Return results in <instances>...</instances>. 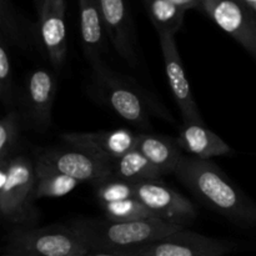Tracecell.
Listing matches in <instances>:
<instances>
[{
    "label": "cell",
    "mask_w": 256,
    "mask_h": 256,
    "mask_svg": "<svg viewBox=\"0 0 256 256\" xmlns=\"http://www.w3.org/2000/svg\"><path fill=\"white\" fill-rule=\"evenodd\" d=\"M162 172L142 154L138 149H132L124 156L112 164V178L128 182L130 184H139L149 180H158Z\"/></svg>",
    "instance_id": "18"
},
{
    "label": "cell",
    "mask_w": 256,
    "mask_h": 256,
    "mask_svg": "<svg viewBox=\"0 0 256 256\" xmlns=\"http://www.w3.org/2000/svg\"><path fill=\"white\" fill-rule=\"evenodd\" d=\"M248 2H256V0H248Z\"/></svg>",
    "instance_id": "30"
},
{
    "label": "cell",
    "mask_w": 256,
    "mask_h": 256,
    "mask_svg": "<svg viewBox=\"0 0 256 256\" xmlns=\"http://www.w3.org/2000/svg\"><path fill=\"white\" fill-rule=\"evenodd\" d=\"M8 42L0 38V99L2 105L12 109L14 105V82Z\"/></svg>",
    "instance_id": "24"
},
{
    "label": "cell",
    "mask_w": 256,
    "mask_h": 256,
    "mask_svg": "<svg viewBox=\"0 0 256 256\" xmlns=\"http://www.w3.org/2000/svg\"><path fill=\"white\" fill-rule=\"evenodd\" d=\"M149 16L158 32H170L176 34L182 28L185 10L172 0H145Z\"/></svg>",
    "instance_id": "21"
},
{
    "label": "cell",
    "mask_w": 256,
    "mask_h": 256,
    "mask_svg": "<svg viewBox=\"0 0 256 256\" xmlns=\"http://www.w3.org/2000/svg\"><path fill=\"white\" fill-rule=\"evenodd\" d=\"M42 2H44V0H34L35 8H36V12H39V10H40V8H42Z\"/></svg>",
    "instance_id": "28"
},
{
    "label": "cell",
    "mask_w": 256,
    "mask_h": 256,
    "mask_svg": "<svg viewBox=\"0 0 256 256\" xmlns=\"http://www.w3.org/2000/svg\"><path fill=\"white\" fill-rule=\"evenodd\" d=\"M34 188L35 162L26 156L0 162V212L5 222L25 228L36 224Z\"/></svg>",
    "instance_id": "3"
},
{
    "label": "cell",
    "mask_w": 256,
    "mask_h": 256,
    "mask_svg": "<svg viewBox=\"0 0 256 256\" xmlns=\"http://www.w3.org/2000/svg\"><path fill=\"white\" fill-rule=\"evenodd\" d=\"M159 32V42L165 64L168 82L174 99L179 106L182 122H202L204 124L200 110L192 95L186 74L184 72L182 58L175 42V34L170 32Z\"/></svg>",
    "instance_id": "9"
},
{
    "label": "cell",
    "mask_w": 256,
    "mask_h": 256,
    "mask_svg": "<svg viewBox=\"0 0 256 256\" xmlns=\"http://www.w3.org/2000/svg\"><path fill=\"white\" fill-rule=\"evenodd\" d=\"M98 200L100 204H112L128 199H135V185L128 182L110 178L100 184L95 185Z\"/></svg>",
    "instance_id": "23"
},
{
    "label": "cell",
    "mask_w": 256,
    "mask_h": 256,
    "mask_svg": "<svg viewBox=\"0 0 256 256\" xmlns=\"http://www.w3.org/2000/svg\"><path fill=\"white\" fill-rule=\"evenodd\" d=\"M106 219L114 222H136L158 218L150 209H148L138 199H128L122 202L102 205ZM160 219V218H159Z\"/></svg>",
    "instance_id": "22"
},
{
    "label": "cell",
    "mask_w": 256,
    "mask_h": 256,
    "mask_svg": "<svg viewBox=\"0 0 256 256\" xmlns=\"http://www.w3.org/2000/svg\"><path fill=\"white\" fill-rule=\"evenodd\" d=\"M139 249L132 250H119V252H99L88 256H139Z\"/></svg>",
    "instance_id": "26"
},
{
    "label": "cell",
    "mask_w": 256,
    "mask_h": 256,
    "mask_svg": "<svg viewBox=\"0 0 256 256\" xmlns=\"http://www.w3.org/2000/svg\"><path fill=\"white\" fill-rule=\"evenodd\" d=\"M68 146L76 148L114 164L136 146L138 135L128 129L95 132H66L62 135Z\"/></svg>",
    "instance_id": "11"
},
{
    "label": "cell",
    "mask_w": 256,
    "mask_h": 256,
    "mask_svg": "<svg viewBox=\"0 0 256 256\" xmlns=\"http://www.w3.org/2000/svg\"><path fill=\"white\" fill-rule=\"evenodd\" d=\"M178 179L206 206L239 224L256 225V202L235 186L210 160L182 156Z\"/></svg>",
    "instance_id": "1"
},
{
    "label": "cell",
    "mask_w": 256,
    "mask_h": 256,
    "mask_svg": "<svg viewBox=\"0 0 256 256\" xmlns=\"http://www.w3.org/2000/svg\"><path fill=\"white\" fill-rule=\"evenodd\" d=\"M176 142L180 149L199 159L210 160L232 152V148L202 122H182Z\"/></svg>",
    "instance_id": "15"
},
{
    "label": "cell",
    "mask_w": 256,
    "mask_h": 256,
    "mask_svg": "<svg viewBox=\"0 0 256 256\" xmlns=\"http://www.w3.org/2000/svg\"><path fill=\"white\" fill-rule=\"evenodd\" d=\"M65 0H44L38 12L42 42L49 62L60 70L66 60V26Z\"/></svg>",
    "instance_id": "12"
},
{
    "label": "cell",
    "mask_w": 256,
    "mask_h": 256,
    "mask_svg": "<svg viewBox=\"0 0 256 256\" xmlns=\"http://www.w3.org/2000/svg\"><path fill=\"white\" fill-rule=\"evenodd\" d=\"M135 149L139 150L162 175L176 172L182 159L176 139L154 134H139Z\"/></svg>",
    "instance_id": "17"
},
{
    "label": "cell",
    "mask_w": 256,
    "mask_h": 256,
    "mask_svg": "<svg viewBox=\"0 0 256 256\" xmlns=\"http://www.w3.org/2000/svg\"><path fill=\"white\" fill-rule=\"evenodd\" d=\"M4 256H28V255L18 254V252H6V254H5Z\"/></svg>",
    "instance_id": "29"
},
{
    "label": "cell",
    "mask_w": 256,
    "mask_h": 256,
    "mask_svg": "<svg viewBox=\"0 0 256 256\" xmlns=\"http://www.w3.org/2000/svg\"><path fill=\"white\" fill-rule=\"evenodd\" d=\"M172 2L184 10L190 9V8H196V6L202 8V0H172Z\"/></svg>",
    "instance_id": "27"
},
{
    "label": "cell",
    "mask_w": 256,
    "mask_h": 256,
    "mask_svg": "<svg viewBox=\"0 0 256 256\" xmlns=\"http://www.w3.org/2000/svg\"><path fill=\"white\" fill-rule=\"evenodd\" d=\"M235 245L226 240L182 229L159 242L140 248L139 256H224Z\"/></svg>",
    "instance_id": "10"
},
{
    "label": "cell",
    "mask_w": 256,
    "mask_h": 256,
    "mask_svg": "<svg viewBox=\"0 0 256 256\" xmlns=\"http://www.w3.org/2000/svg\"><path fill=\"white\" fill-rule=\"evenodd\" d=\"M0 34L8 44L26 49L29 45L24 20L15 10L12 0H0Z\"/></svg>",
    "instance_id": "20"
},
{
    "label": "cell",
    "mask_w": 256,
    "mask_h": 256,
    "mask_svg": "<svg viewBox=\"0 0 256 256\" xmlns=\"http://www.w3.org/2000/svg\"><path fill=\"white\" fill-rule=\"evenodd\" d=\"M68 225L88 250L94 252L139 249L184 229L159 218L136 222L75 219Z\"/></svg>",
    "instance_id": "2"
},
{
    "label": "cell",
    "mask_w": 256,
    "mask_h": 256,
    "mask_svg": "<svg viewBox=\"0 0 256 256\" xmlns=\"http://www.w3.org/2000/svg\"><path fill=\"white\" fill-rule=\"evenodd\" d=\"M56 80L45 69H36L26 82V112L29 122L38 132H45L52 122V102Z\"/></svg>",
    "instance_id": "14"
},
{
    "label": "cell",
    "mask_w": 256,
    "mask_h": 256,
    "mask_svg": "<svg viewBox=\"0 0 256 256\" xmlns=\"http://www.w3.org/2000/svg\"><path fill=\"white\" fill-rule=\"evenodd\" d=\"M80 32L84 52L92 65L102 62L105 48V26L99 0H79Z\"/></svg>",
    "instance_id": "16"
},
{
    "label": "cell",
    "mask_w": 256,
    "mask_h": 256,
    "mask_svg": "<svg viewBox=\"0 0 256 256\" xmlns=\"http://www.w3.org/2000/svg\"><path fill=\"white\" fill-rule=\"evenodd\" d=\"M80 182L35 164L34 199H55L70 194Z\"/></svg>",
    "instance_id": "19"
},
{
    "label": "cell",
    "mask_w": 256,
    "mask_h": 256,
    "mask_svg": "<svg viewBox=\"0 0 256 256\" xmlns=\"http://www.w3.org/2000/svg\"><path fill=\"white\" fill-rule=\"evenodd\" d=\"M9 252L28 256H86L89 250L69 225L20 226L8 234Z\"/></svg>",
    "instance_id": "4"
},
{
    "label": "cell",
    "mask_w": 256,
    "mask_h": 256,
    "mask_svg": "<svg viewBox=\"0 0 256 256\" xmlns=\"http://www.w3.org/2000/svg\"><path fill=\"white\" fill-rule=\"evenodd\" d=\"M92 69L95 84L108 105L122 119L135 126L149 129V112L139 90L130 86L126 80L112 72L102 62L92 65Z\"/></svg>",
    "instance_id": "5"
},
{
    "label": "cell",
    "mask_w": 256,
    "mask_h": 256,
    "mask_svg": "<svg viewBox=\"0 0 256 256\" xmlns=\"http://www.w3.org/2000/svg\"><path fill=\"white\" fill-rule=\"evenodd\" d=\"M20 135L19 119L16 112L9 110L0 122V162L12 158Z\"/></svg>",
    "instance_id": "25"
},
{
    "label": "cell",
    "mask_w": 256,
    "mask_h": 256,
    "mask_svg": "<svg viewBox=\"0 0 256 256\" xmlns=\"http://www.w3.org/2000/svg\"><path fill=\"white\" fill-rule=\"evenodd\" d=\"M135 199L152 210L158 218L184 228L196 218L192 202L166 186L160 179L135 184Z\"/></svg>",
    "instance_id": "8"
},
{
    "label": "cell",
    "mask_w": 256,
    "mask_h": 256,
    "mask_svg": "<svg viewBox=\"0 0 256 256\" xmlns=\"http://www.w3.org/2000/svg\"><path fill=\"white\" fill-rule=\"evenodd\" d=\"M202 9L256 59V12L244 0H202Z\"/></svg>",
    "instance_id": "7"
},
{
    "label": "cell",
    "mask_w": 256,
    "mask_h": 256,
    "mask_svg": "<svg viewBox=\"0 0 256 256\" xmlns=\"http://www.w3.org/2000/svg\"><path fill=\"white\" fill-rule=\"evenodd\" d=\"M35 164L74 178L80 182H92L94 186L112 175V162L72 146L40 150Z\"/></svg>",
    "instance_id": "6"
},
{
    "label": "cell",
    "mask_w": 256,
    "mask_h": 256,
    "mask_svg": "<svg viewBox=\"0 0 256 256\" xmlns=\"http://www.w3.org/2000/svg\"><path fill=\"white\" fill-rule=\"evenodd\" d=\"M105 32L118 54L129 65H136L132 24L126 0H99Z\"/></svg>",
    "instance_id": "13"
}]
</instances>
